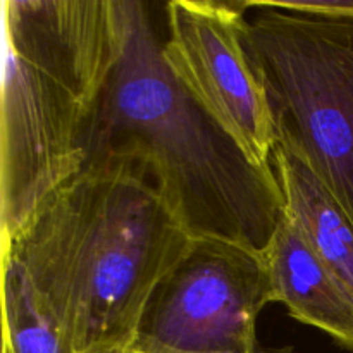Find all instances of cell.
Here are the masks:
<instances>
[{"label": "cell", "mask_w": 353, "mask_h": 353, "mask_svg": "<svg viewBox=\"0 0 353 353\" xmlns=\"http://www.w3.org/2000/svg\"><path fill=\"white\" fill-rule=\"evenodd\" d=\"M190 240L147 162L92 159L2 245V347L130 348L152 290Z\"/></svg>", "instance_id": "obj_1"}, {"label": "cell", "mask_w": 353, "mask_h": 353, "mask_svg": "<svg viewBox=\"0 0 353 353\" xmlns=\"http://www.w3.org/2000/svg\"><path fill=\"white\" fill-rule=\"evenodd\" d=\"M116 7L119 54L88 161L141 159L190 236L264 254L285 217L274 168L255 164L172 76L147 3L116 0Z\"/></svg>", "instance_id": "obj_2"}, {"label": "cell", "mask_w": 353, "mask_h": 353, "mask_svg": "<svg viewBox=\"0 0 353 353\" xmlns=\"http://www.w3.org/2000/svg\"><path fill=\"white\" fill-rule=\"evenodd\" d=\"M0 234L88 161L119 54L116 0H2Z\"/></svg>", "instance_id": "obj_3"}, {"label": "cell", "mask_w": 353, "mask_h": 353, "mask_svg": "<svg viewBox=\"0 0 353 353\" xmlns=\"http://www.w3.org/2000/svg\"><path fill=\"white\" fill-rule=\"evenodd\" d=\"M243 38L276 145L327 186L353 223V23L259 7Z\"/></svg>", "instance_id": "obj_4"}, {"label": "cell", "mask_w": 353, "mask_h": 353, "mask_svg": "<svg viewBox=\"0 0 353 353\" xmlns=\"http://www.w3.org/2000/svg\"><path fill=\"white\" fill-rule=\"evenodd\" d=\"M271 303L265 257L233 241L192 238L143 307L131 353H259Z\"/></svg>", "instance_id": "obj_5"}, {"label": "cell", "mask_w": 353, "mask_h": 353, "mask_svg": "<svg viewBox=\"0 0 353 353\" xmlns=\"http://www.w3.org/2000/svg\"><path fill=\"white\" fill-rule=\"evenodd\" d=\"M243 0H172L162 55L172 76L259 165L276 134L265 90L245 47Z\"/></svg>", "instance_id": "obj_6"}, {"label": "cell", "mask_w": 353, "mask_h": 353, "mask_svg": "<svg viewBox=\"0 0 353 353\" xmlns=\"http://www.w3.org/2000/svg\"><path fill=\"white\" fill-rule=\"evenodd\" d=\"M264 257L271 303H281L293 319L317 327L353 353V288L314 254L286 217Z\"/></svg>", "instance_id": "obj_7"}, {"label": "cell", "mask_w": 353, "mask_h": 353, "mask_svg": "<svg viewBox=\"0 0 353 353\" xmlns=\"http://www.w3.org/2000/svg\"><path fill=\"white\" fill-rule=\"evenodd\" d=\"M272 168L285 199V217L314 254L353 288V223L336 196L300 159L276 145Z\"/></svg>", "instance_id": "obj_8"}, {"label": "cell", "mask_w": 353, "mask_h": 353, "mask_svg": "<svg viewBox=\"0 0 353 353\" xmlns=\"http://www.w3.org/2000/svg\"><path fill=\"white\" fill-rule=\"evenodd\" d=\"M247 9L286 10L300 16L353 23V0H243Z\"/></svg>", "instance_id": "obj_9"}, {"label": "cell", "mask_w": 353, "mask_h": 353, "mask_svg": "<svg viewBox=\"0 0 353 353\" xmlns=\"http://www.w3.org/2000/svg\"><path fill=\"white\" fill-rule=\"evenodd\" d=\"M85 353H131V352H130V348L114 347V348H97V350H90Z\"/></svg>", "instance_id": "obj_10"}, {"label": "cell", "mask_w": 353, "mask_h": 353, "mask_svg": "<svg viewBox=\"0 0 353 353\" xmlns=\"http://www.w3.org/2000/svg\"><path fill=\"white\" fill-rule=\"evenodd\" d=\"M2 353H10V352L7 350V348H3V347H2Z\"/></svg>", "instance_id": "obj_11"}]
</instances>
